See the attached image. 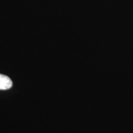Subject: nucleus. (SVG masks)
Returning a JSON list of instances; mask_svg holds the SVG:
<instances>
[{
	"instance_id": "nucleus-1",
	"label": "nucleus",
	"mask_w": 133,
	"mask_h": 133,
	"mask_svg": "<svg viewBox=\"0 0 133 133\" xmlns=\"http://www.w3.org/2000/svg\"><path fill=\"white\" fill-rule=\"evenodd\" d=\"M12 86V81L8 76L0 74V90L9 89Z\"/></svg>"
}]
</instances>
